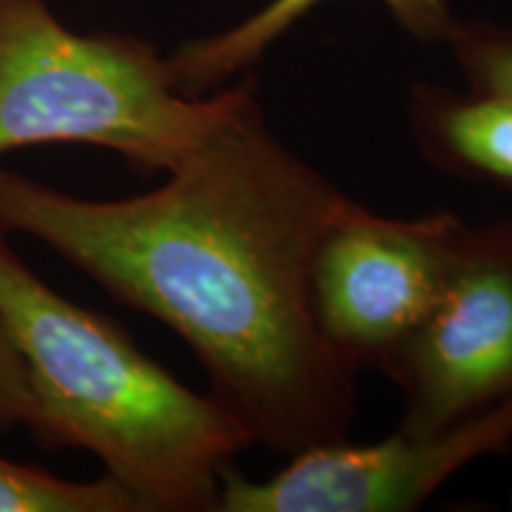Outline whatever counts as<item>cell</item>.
<instances>
[{"label":"cell","instance_id":"obj_1","mask_svg":"<svg viewBox=\"0 0 512 512\" xmlns=\"http://www.w3.org/2000/svg\"><path fill=\"white\" fill-rule=\"evenodd\" d=\"M349 197L290 150L249 95L159 188L86 200L0 169V233L27 235L162 320L254 446L349 437L358 368L323 337L311 266Z\"/></svg>","mask_w":512,"mask_h":512},{"label":"cell","instance_id":"obj_2","mask_svg":"<svg viewBox=\"0 0 512 512\" xmlns=\"http://www.w3.org/2000/svg\"><path fill=\"white\" fill-rule=\"evenodd\" d=\"M0 323L22 356L46 448H81L143 512H216L252 444L211 394L164 370L114 320L64 299L0 233Z\"/></svg>","mask_w":512,"mask_h":512},{"label":"cell","instance_id":"obj_3","mask_svg":"<svg viewBox=\"0 0 512 512\" xmlns=\"http://www.w3.org/2000/svg\"><path fill=\"white\" fill-rule=\"evenodd\" d=\"M254 93L245 74L209 95H183L150 43L76 34L48 0H0V155L93 145L166 174Z\"/></svg>","mask_w":512,"mask_h":512},{"label":"cell","instance_id":"obj_4","mask_svg":"<svg viewBox=\"0 0 512 512\" xmlns=\"http://www.w3.org/2000/svg\"><path fill=\"white\" fill-rule=\"evenodd\" d=\"M380 373L403 430L437 432L512 396V214L467 226L437 302Z\"/></svg>","mask_w":512,"mask_h":512},{"label":"cell","instance_id":"obj_5","mask_svg":"<svg viewBox=\"0 0 512 512\" xmlns=\"http://www.w3.org/2000/svg\"><path fill=\"white\" fill-rule=\"evenodd\" d=\"M465 228L444 209L392 219L349 200L311 266L323 337L356 368L382 370L437 302Z\"/></svg>","mask_w":512,"mask_h":512},{"label":"cell","instance_id":"obj_6","mask_svg":"<svg viewBox=\"0 0 512 512\" xmlns=\"http://www.w3.org/2000/svg\"><path fill=\"white\" fill-rule=\"evenodd\" d=\"M510 441L512 396L437 432L399 427L375 444L342 439L306 448L266 479H247L230 465L216 512H408Z\"/></svg>","mask_w":512,"mask_h":512},{"label":"cell","instance_id":"obj_7","mask_svg":"<svg viewBox=\"0 0 512 512\" xmlns=\"http://www.w3.org/2000/svg\"><path fill=\"white\" fill-rule=\"evenodd\" d=\"M330 0H268L233 27L183 43L166 55V72L183 95H209L252 72L268 50L318 5ZM401 31L422 46H444L456 15L448 0H377Z\"/></svg>","mask_w":512,"mask_h":512},{"label":"cell","instance_id":"obj_8","mask_svg":"<svg viewBox=\"0 0 512 512\" xmlns=\"http://www.w3.org/2000/svg\"><path fill=\"white\" fill-rule=\"evenodd\" d=\"M408 124L420 155L434 169L467 183L512 190V100L467 88L415 83Z\"/></svg>","mask_w":512,"mask_h":512},{"label":"cell","instance_id":"obj_9","mask_svg":"<svg viewBox=\"0 0 512 512\" xmlns=\"http://www.w3.org/2000/svg\"><path fill=\"white\" fill-rule=\"evenodd\" d=\"M0 512H143L110 475L72 482L0 456Z\"/></svg>","mask_w":512,"mask_h":512},{"label":"cell","instance_id":"obj_10","mask_svg":"<svg viewBox=\"0 0 512 512\" xmlns=\"http://www.w3.org/2000/svg\"><path fill=\"white\" fill-rule=\"evenodd\" d=\"M444 46L467 86L512 100V27L484 19H456Z\"/></svg>","mask_w":512,"mask_h":512},{"label":"cell","instance_id":"obj_11","mask_svg":"<svg viewBox=\"0 0 512 512\" xmlns=\"http://www.w3.org/2000/svg\"><path fill=\"white\" fill-rule=\"evenodd\" d=\"M34 418L36 401L27 366L5 325L0 323V434L15 427H31Z\"/></svg>","mask_w":512,"mask_h":512}]
</instances>
